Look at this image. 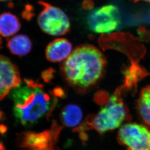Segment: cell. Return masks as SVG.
Wrapping results in <instances>:
<instances>
[{"label": "cell", "instance_id": "cell-1", "mask_svg": "<svg viewBox=\"0 0 150 150\" xmlns=\"http://www.w3.org/2000/svg\"><path fill=\"white\" fill-rule=\"evenodd\" d=\"M106 58L100 51L91 44H82L72 51L64 60L61 70L68 82L72 86L86 89L102 78Z\"/></svg>", "mask_w": 150, "mask_h": 150}, {"label": "cell", "instance_id": "cell-2", "mask_svg": "<svg viewBox=\"0 0 150 150\" xmlns=\"http://www.w3.org/2000/svg\"><path fill=\"white\" fill-rule=\"evenodd\" d=\"M11 96L14 103L15 116L24 125L37 122L50 112L54 105L41 85L31 80H27L24 85L13 89Z\"/></svg>", "mask_w": 150, "mask_h": 150}, {"label": "cell", "instance_id": "cell-3", "mask_svg": "<svg viewBox=\"0 0 150 150\" xmlns=\"http://www.w3.org/2000/svg\"><path fill=\"white\" fill-rule=\"evenodd\" d=\"M122 86L111 96L105 107L94 117L92 126L100 134L119 127L128 117V110L123 102Z\"/></svg>", "mask_w": 150, "mask_h": 150}, {"label": "cell", "instance_id": "cell-4", "mask_svg": "<svg viewBox=\"0 0 150 150\" xmlns=\"http://www.w3.org/2000/svg\"><path fill=\"white\" fill-rule=\"evenodd\" d=\"M43 7L38 17V23L41 30L53 36L67 34L70 28V21L67 15L59 8L44 1L38 2Z\"/></svg>", "mask_w": 150, "mask_h": 150}, {"label": "cell", "instance_id": "cell-5", "mask_svg": "<svg viewBox=\"0 0 150 150\" xmlns=\"http://www.w3.org/2000/svg\"><path fill=\"white\" fill-rule=\"evenodd\" d=\"M87 23L91 31L98 34L109 33L117 30L121 24L119 8L108 4L94 9L87 18Z\"/></svg>", "mask_w": 150, "mask_h": 150}, {"label": "cell", "instance_id": "cell-6", "mask_svg": "<svg viewBox=\"0 0 150 150\" xmlns=\"http://www.w3.org/2000/svg\"><path fill=\"white\" fill-rule=\"evenodd\" d=\"M117 141L126 150H150V130L143 125L126 123L117 133Z\"/></svg>", "mask_w": 150, "mask_h": 150}, {"label": "cell", "instance_id": "cell-7", "mask_svg": "<svg viewBox=\"0 0 150 150\" xmlns=\"http://www.w3.org/2000/svg\"><path fill=\"white\" fill-rule=\"evenodd\" d=\"M20 72L15 65L6 57L0 58V97L3 99L11 89L20 86Z\"/></svg>", "mask_w": 150, "mask_h": 150}, {"label": "cell", "instance_id": "cell-8", "mask_svg": "<svg viewBox=\"0 0 150 150\" xmlns=\"http://www.w3.org/2000/svg\"><path fill=\"white\" fill-rule=\"evenodd\" d=\"M122 71L124 78L123 85L122 86L123 92L127 91L135 92L138 83L149 75L146 69L137 62L133 61L129 65L123 66Z\"/></svg>", "mask_w": 150, "mask_h": 150}, {"label": "cell", "instance_id": "cell-9", "mask_svg": "<svg viewBox=\"0 0 150 150\" xmlns=\"http://www.w3.org/2000/svg\"><path fill=\"white\" fill-rule=\"evenodd\" d=\"M72 52V45L65 38H57L51 41L45 50L47 59L52 62L65 60Z\"/></svg>", "mask_w": 150, "mask_h": 150}, {"label": "cell", "instance_id": "cell-10", "mask_svg": "<svg viewBox=\"0 0 150 150\" xmlns=\"http://www.w3.org/2000/svg\"><path fill=\"white\" fill-rule=\"evenodd\" d=\"M32 42L24 35H15L8 40L7 46L12 54L23 57L28 54L32 49Z\"/></svg>", "mask_w": 150, "mask_h": 150}, {"label": "cell", "instance_id": "cell-11", "mask_svg": "<svg viewBox=\"0 0 150 150\" xmlns=\"http://www.w3.org/2000/svg\"><path fill=\"white\" fill-rule=\"evenodd\" d=\"M21 23L18 18L10 12H4L0 17V32L4 37H11L19 31Z\"/></svg>", "mask_w": 150, "mask_h": 150}, {"label": "cell", "instance_id": "cell-12", "mask_svg": "<svg viewBox=\"0 0 150 150\" xmlns=\"http://www.w3.org/2000/svg\"><path fill=\"white\" fill-rule=\"evenodd\" d=\"M137 109L141 120L150 127V85L145 86L141 91Z\"/></svg>", "mask_w": 150, "mask_h": 150}, {"label": "cell", "instance_id": "cell-13", "mask_svg": "<svg viewBox=\"0 0 150 150\" xmlns=\"http://www.w3.org/2000/svg\"><path fill=\"white\" fill-rule=\"evenodd\" d=\"M82 116L81 109L76 105H67L61 112V120L63 123L71 127L77 125L81 122Z\"/></svg>", "mask_w": 150, "mask_h": 150}, {"label": "cell", "instance_id": "cell-14", "mask_svg": "<svg viewBox=\"0 0 150 150\" xmlns=\"http://www.w3.org/2000/svg\"><path fill=\"white\" fill-rule=\"evenodd\" d=\"M132 1L134 2V3H136V2L139 1H146V2H148V3H150V0H132Z\"/></svg>", "mask_w": 150, "mask_h": 150}, {"label": "cell", "instance_id": "cell-15", "mask_svg": "<svg viewBox=\"0 0 150 150\" xmlns=\"http://www.w3.org/2000/svg\"><path fill=\"white\" fill-rule=\"evenodd\" d=\"M1 1H6V0H1Z\"/></svg>", "mask_w": 150, "mask_h": 150}]
</instances>
